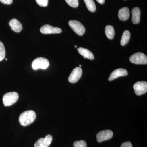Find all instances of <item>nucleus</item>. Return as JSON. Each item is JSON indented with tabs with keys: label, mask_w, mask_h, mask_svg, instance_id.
Instances as JSON below:
<instances>
[{
	"label": "nucleus",
	"mask_w": 147,
	"mask_h": 147,
	"mask_svg": "<svg viewBox=\"0 0 147 147\" xmlns=\"http://www.w3.org/2000/svg\"><path fill=\"white\" fill-rule=\"evenodd\" d=\"M36 114L33 110H27L21 114L19 121L22 126H26L33 123L36 119Z\"/></svg>",
	"instance_id": "obj_1"
},
{
	"label": "nucleus",
	"mask_w": 147,
	"mask_h": 147,
	"mask_svg": "<svg viewBox=\"0 0 147 147\" xmlns=\"http://www.w3.org/2000/svg\"><path fill=\"white\" fill-rule=\"evenodd\" d=\"M18 98V94L16 92L7 93L3 96V103L5 106H10L15 103Z\"/></svg>",
	"instance_id": "obj_2"
},
{
	"label": "nucleus",
	"mask_w": 147,
	"mask_h": 147,
	"mask_svg": "<svg viewBox=\"0 0 147 147\" xmlns=\"http://www.w3.org/2000/svg\"><path fill=\"white\" fill-rule=\"evenodd\" d=\"M49 61L45 58H36L32 63V67L34 70H37L39 69H45L49 67Z\"/></svg>",
	"instance_id": "obj_3"
},
{
	"label": "nucleus",
	"mask_w": 147,
	"mask_h": 147,
	"mask_svg": "<svg viewBox=\"0 0 147 147\" xmlns=\"http://www.w3.org/2000/svg\"><path fill=\"white\" fill-rule=\"evenodd\" d=\"M129 61L136 64H146L147 57L144 53L139 52L131 55L129 58Z\"/></svg>",
	"instance_id": "obj_4"
},
{
	"label": "nucleus",
	"mask_w": 147,
	"mask_h": 147,
	"mask_svg": "<svg viewBox=\"0 0 147 147\" xmlns=\"http://www.w3.org/2000/svg\"><path fill=\"white\" fill-rule=\"evenodd\" d=\"M69 25L74 31L78 35H83L86 31L85 27L79 21L71 20L69 22Z\"/></svg>",
	"instance_id": "obj_5"
},
{
	"label": "nucleus",
	"mask_w": 147,
	"mask_h": 147,
	"mask_svg": "<svg viewBox=\"0 0 147 147\" xmlns=\"http://www.w3.org/2000/svg\"><path fill=\"white\" fill-rule=\"evenodd\" d=\"M135 94L138 96L145 94L147 91V83L144 81L136 82L133 86Z\"/></svg>",
	"instance_id": "obj_6"
},
{
	"label": "nucleus",
	"mask_w": 147,
	"mask_h": 147,
	"mask_svg": "<svg viewBox=\"0 0 147 147\" xmlns=\"http://www.w3.org/2000/svg\"><path fill=\"white\" fill-rule=\"evenodd\" d=\"M113 133L110 130H102L98 132L96 136L97 142L99 143L109 140L113 137Z\"/></svg>",
	"instance_id": "obj_7"
},
{
	"label": "nucleus",
	"mask_w": 147,
	"mask_h": 147,
	"mask_svg": "<svg viewBox=\"0 0 147 147\" xmlns=\"http://www.w3.org/2000/svg\"><path fill=\"white\" fill-rule=\"evenodd\" d=\"M82 73L83 71L81 67H76L74 68L69 77V82L71 83H76L81 78Z\"/></svg>",
	"instance_id": "obj_8"
},
{
	"label": "nucleus",
	"mask_w": 147,
	"mask_h": 147,
	"mask_svg": "<svg viewBox=\"0 0 147 147\" xmlns=\"http://www.w3.org/2000/svg\"><path fill=\"white\" fill-rule=\"evenodd\" d=\"M53 141V137L50 134L45 136V138L38 139L35 144L34 147H49Z\"/></svg>",
	"instance_id": "obj_9"
},
{
	"label": "nucleus",
	"mask_w": 147,
	"mask_h": 147,
	"mask_svg": "<svg viewBox=\"0 0 147 147\" xmlns=\"http://www.w3.org/2000/svg\"><path fill=\"white\" fill-rule=\"evenodd\" d=\"M40 31L43 34H51L60 33L62 32V30L57 27H53L50 25H45L41 27Z\"/></svg>",
	"instance_id": "obj_10"
},
{
	"label": "nucleus",
	"mask_w": 147,
	"mask_h": 147,
	"mask_svg": "<svg viewBox=\"0 0 147 147\" xmlns=\"http://www.w3.org/2000/svg\"><path fill=\"white\" fill-rule=\"evenodd\" d=\"M128 74V72L126 69L123 68H119L113 71L110 74L108 80L111 81L117 79L120 76H127Z\"/></svg>",
	"instance_id": "obj_11"
},
{
	"label": "nucleus",
	"mask_w": 147,
	"mask_h": 147,
	"mask_svg": "<svg viewBox=\"0 0 147 147\" xmlns=\"http://www.w3.org/2000/svg\"><path fill=\"white\" fill-rule=\"evenodd\" d=\"M9 25L11 30L16 32H20L23 29L22 24L15 18L10 20L9 22Z\"/></svg>",
	"instance_id": "obj_12"
},
{
	"label": "nucleus",
	"mask_w": 147,
	"mask_h": 147,
	"mask_svg": "<svg viewBox=\"0 0 147 147\" xmlns=\"http://www.w3.org/2000/svg\"><path fill=\"white\" fill-rule=\"evenodd\" d=\"M77 50L79 54L84 57V59L87 58L90 60H93L94 59V56L93 54L88 49L83 48V47H79L78 49H77Z\"/></svg>",
	"instance_id": "obj_13"
},
{
	"label": "nucleus",
	"mask_w": 147,
	"mask_h": 147,
	"mask_svg": "<svg viewBox=\"0 0 147 147\" xmlns=\"http://www.w3.org/2000/svg\"><path fill=\"white\" fill-rule=\"evenodd\" d=\"M129 10L128 7H123L119 11L118 16L121 21H126L129 18Z\"/></svg>",
	"instance_id": "obj_14"
},
{
	"label": "nucleus",
	"mask_w": 147,
	"mask_h": 147,
	"mask_svg": "<svg viewBox=\"0 0 147 147\" xmlns=\"http://www.w3.org/2000/svg\"><path fill=\"white\" fill-rule=\"evenodd\" d=\"M132 21L133 24H137L140 22L141 11L139 7H135L132 10Z\"/></svg>",
	"instance_id": "obj_15"
},
{
	"label": "nucleus",
	"mask_w": 147,
	"mask_h": 147,
	"mask_svg": "<svg viewBox=\"0 0 147 147\" xmlns=\"http://www.w3.org/2000/svg\"><path fill=\"white\" fill-rule=\"evenodd\" d=\"M105 33L108 38L110 39H113L115 35L114 28L110 25L106 26L105 28Z\"/></svg>",
	"instance_id": "obj_16"
},
{
	"label": "nucleus",
	"mask_w": 147,
	"mask_h": 147,
	"mask_svg": "<svg viewBox=\"0 0 147 147\" xmlns=\"http://www.w3.org/2000/svg\"><path fill=\"white\" fill-rule=\"evenodd\" d=\"M130 37V32L128 30H125L124 32L121 40V44L122 46L126 45L129 41Z\"/></svg>",
	"instance_id": "obj_17"
},
{
	"label": "nucleus",
	"mask_w": 147,
	"mask_h": 147,
	"mask_svg": "<svg viewBox=\"0 0 147 147\" xmlns=\"http://www.w3.org/2000/svg\"><path fill=\"white\" fill-rule=\"evenodd\" d=\"M88 9L92 12H94L96 10V6L93 0H84Z\"/></svg>",
	"instance_id": "obj_18"
},
{
	"label": "nucleus",
	"mask_w": 147,
	"mask_h": 147,
	"mask_svg": "<svg viewBox=\"0 0 147 147\" xmlns=\"http://www.w3.org/2000/svg\"><path fill=\"white\" fill-rule=\"evenodd\" d=\"M5 56V50L4 45L0 41V61L4 59Z\"/></svg>",
	"instance_id": "obj_19"
},
{
	"label": "nucleus",
	"mask_w": 147,
	"mask_h": 147,
	"mask_svg": "<svg viewBox=\"0 0 147 147\" xmlns=\"http://www.w3.org/2000/svg\"><path fill=\"white\" fill-rule=\"evenodd\" d=\"M86 143L84 140L76 141L74 143V147H87Z\"/></svg>",
	"instance_id": "obj_20"
},
{
	"label": "nucleus",
	"mask_w": 147,
	"mask_h": 147,
	"mask_svg": "<svg viewBox=\"0 0 147 147\" xmlns=\"http://www.w3.org/2000/svg\"><path fill=\"white\" fill-rule=\"evenodd\" d=\"M66 2L74 8H76L79 5V0H65Z\"/></svg>",
	"instance_id": "obj_21"
},
{
	"label": "nucleus",
	"mask_w": 147,
	"mask_h": 147,
	"mask_svg": "<svg viewBox=\"0 0 147 147\" xmlns=\"http://www.w3.org/2000/svg\"><path fill=\"white\" fill-rule=\"evenodd\" d=\"M37 3L41 7H46L48 5V0H36Z\"/></svg>",
	"instance_id": "obj_22"
},
{
	"label": "nucleus",
	"mask_w": 147,
	"mask_h": 147,
	"mask_svg": "<svg viewBox=\"0 0 147 147\" xmlns=\"http://www.w3.org/2000/svg\"><path fill=\"white\" fill-rule=\"evenodd\" d=\"M121 147H132V144L129 142H124L122 144Z\"/></svg>",
	"instance_id": "obj_23"
},
{
	"label": "nucleus",
	"mask_w": 147,
	"mask_h": 147,
	"mask_svg": "<svg viewBox=\"0 0 147 147\" xmlns=\"http://www.w3.org/2000/svg\"><path fill=\"white\" fill-rule=\"evenodd\" d=\"M0 2L4 4L10 5L13 2V0H0Z\"/></svg>",
	"instance_id": "obj_24"
},
{
	"label": "nucleus",
	"mask_w": 147,
	"mask_h": 147,
	"mask_svg": "<svg viewBox=\"0 0 147 147\" xmlns=\"http://www.w3.org/2000/svg\"><path fill=\"white\" fill-rule=\"evenodd\" d=\"M96 1H97L98 2L101 4L104 3L105 2V0H96Z\"/></svg>",
	"instance_id": "obj_25"
},
{
	"label": "nucleus",
	"mask_w": 147,
	"mask_h": 147,
	"mask_svg": "<svg viewBox=\"0 0 147 147\" xmlns=\"http://www.w3.org/2000/svg\"><path fill=\"white\" fill-rule=\"evenodd\" d=\"M74 47H76H76H77V46H76V45H75V46H74Z\"/></svg>",
	"instance_id": "obj_26"
},
{
	"label": "nucleus",
	"mask_w": 147,
	"mask_h": 147,
	"mask_svg": "<svg viewBox=\"0 0 147 147\" xmlns=\"http://www.w3.org/2000/svg\"><path fill=\"white\" fill-rule=\"evenodd\" d=\"M81 66H82V65H79V67H81Z\"/></svg>",
	"instance_id": "obj_27"
},
{
	"label": "nucleus",
	"mask_w": 147,
	"mask_h": 147,
	"mask_svg": "<svg viewBox=\"0 0 147 147\" xmlns=\"http://www.w3.org/2000/svg\"><path fill=\"white\" fill-rule=\"evenodd\" d=\"M5 60L6 61H7V59H5Z\"/></svg>",
	"instance_id": "obj_28"
}]
</instances>
